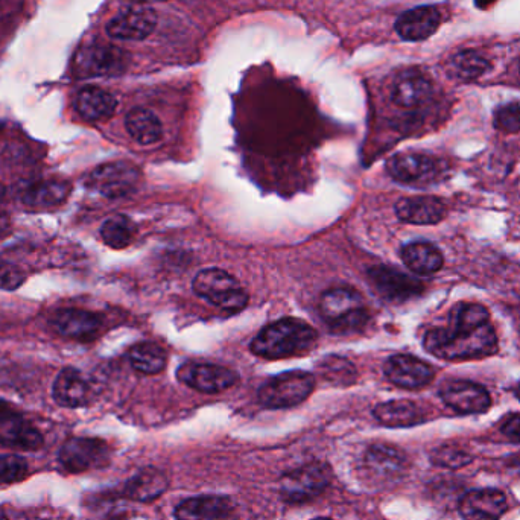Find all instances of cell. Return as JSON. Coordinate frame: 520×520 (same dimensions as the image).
Wrapping results in <instances>:
<instances>
[{
  "label": "cell",
  "instance_id": "1",
  "mask_svg": "<svg viewBox=\"0 0 520 520\" xmlns=\"http://www.w3.org/2000/svg\"><path fill=\"white\" fill-rule=\"evenodd\" d=\"M423 346L444 361L486 358L499 349L489 309L479 303L455 306L449 315V326L428 330Z\"/></svg>",
  "mask_w": 520,
  "mask_h": 520
},
{
  "label": "cell",
  "instance_id": "2",
  "mask_svg": "<svg viewBox=\"0 0 520 520\" xmlns=\"http://www.w3.org/2000/svg\"><path fill=\"white\" fill-rule=\"evenodd\" d=\"M317 343L314 327L302 320L283 318L257 333L251 341V352L267 359L289 358L308 352Z\"/></svg>",
  "mask_w": 520,
  "mask_h": 520
},
{
  "label": "cell",
  "instance_id": "3",
  "mask_svg": "<svg viewBox=\"0 0 520 520\" xmlns=\"http://www.w3.org/2000/svg\"><path fill=\"white\" fill-rule=\"evenodd\" d=\"M320 312L330 329L337 333L356 332L368 320L364 300L352 288H333L324 292Z\"/></svg>",
  "mask_w": 520,
  "mask_h": 520
},
{
  "label": "cell",
  "instance_id": "4",
  "mask_svg": "<svg viewBox=\"0 0 520 520\" xmlns=\"http://www.w3.org/2000/svg\"><path fill=\"white\" fill-rule=\"evenodd\" d=\"M192 286L195 294L222 311L239 312L247 306V292L239 286L235 277L219 268L200 271Z\"/></svg>",
  "mask_w": 520,
  "mask_h": 520
},
{
  "label": "cell",
  "instance_id": "5",
  "mask_svg": "<svg viewBox=\"0 0 520 520\" xmlns=\"http://www.w3.org/2000/svg\"><path fill=\"white\" fill-rule=\"evenodd\" d=\"M314 388V375L308 371H288L265 382L260 387L259 400L262 405L273 410L292 408L305 402Z\"/></svg>",
  "mask_w": 520,
  "mask_h": 520
},
{
  "label": "cell",
  "instance_id": "6",
  "mask_svg": "<svg viewBox=\"0 0 520 520\" xmlns=\"http://www.w3.org/2000/svg\"><path fill=\"white\" fill-rule=\"evenodd\" d=\"M127 54L108 43L92 42L78 49L73 72L80 78L115 77L127 69Z\"/></svg>",
  "mask_w": 520,
  "mask_h": 520
},
{
  "label": "cell",
  "instance_id": "7",
  "mask_svg": "<svg viewBox=\"0 0 520 520\" xmlns=\"http://www.w3.org/2000/svg\"><path fill=\"white\" fill-rule=\"evenodd\" d=\"M332 472L329 466L312 463L286 473L280 479V495L289 504H303L320 496L329 487Z\"/></svg>",
  "mask_w": 520,
  "mask_h": 520
},
{
  "label": "cell",
  "instance_id": "8",
  "mask_svg": "<svg viewBox=\"0 0 520 520\" xmlns=\"http://www.w3.org/2000/svg\"><path fill=\"white\" fill-rule=\"evenodd\" d=\"M139 181L140 171L130 162L105 163L89 175L90 188L110 200L133 194Z\"/></svg>",
  "mask_w": 520,
  "mask_h": 520
},
{
  "label": "cell",
  "instance_id": "9",
  "mask_svg": "<svg viewBox=\"0 0 520 520\" xmlns=\"http://www.w3.org/2000/svg\"><path fill=\"white\" fill-rule=\"evenodd\" d=\"M108 460H110L108 446L98 438H70L58 452V461L69 473H84L101 469L108 463Z\"/></svg>",
  "mask_w": 520,
  "mask_h": 520
},
{
  "label": "cell",
  "instance_id": "10",
  "mask_svg": "<svg viewBox=\"0 0 520 520\" xmlns=\"http://www.w3.org/2000/svg\"><path fill=\"white\" fill-rule=\"evenodd\" d=\"M181 384L188 385L201 393L215 394L229 390L238 382V375L230 368L203 362L183 364L177 371Z\"/></svg>",
  "mask_w": 520,
  "mask_h": 520
},
{
  "label": "cell",
  "instance_id": "11",
  "mask_svg": "<svg viewBox=\"0 0 520 520\" xmlns=\"http://www.w3.org/2000/svg\"><path fill=\"white\" fill-rule=\"evenodd\" d=\"M157 25V14L145 5L125 8L107 23V34L121 42H140L153 34Z\"/></svg>",
  "mask_w": 520,
  "mask_h": 520
},
{
  "label": "cell",
  "instance_id": "12",
  "mask_svg": "<svg viewBox=\"0 0 520 520\" xmlns=\"http://www.w3.org/2000/svg\"><path fill=\"white\" fill-rule=\"evenodd\" d=\"M440 397L449 408L461 414H482L492 406L489 391L469 381H451L441 385Z\"/></svg>",
  "mask_w": 520,
  "mask_h": 520
},
{
  "label": "cell",
  "instance_id": "13",
  "mask_svg": "<svg viewBox=\"0 0 520 520\" xmlns=\"http://www.w3.org/2000/svg\"><path fill=\"white\" fill-rule=\"evenodd\" d=\"M387 172L393 180L405 184L429 183L440 172V163L434 157L420 153H402L387 162Z\"/></svg>",
  "mask_w": 520,
  "mask_h": 520
},
{
  "label": "cell",
  "instance_id": "14",
  "mask_svg": "<svg viewBox=\"0 0 520 520\" xmlns=\"http://www.w3.org/2000/svg\"><path fill=\"white\" fill-rule=\"evenodd\" d=\"M49 323L61 337L77 341L93 340L102 326L99 315L77 308L58 309L49 318Z\"/></svg>",
  "mask_w": 520,
  "mask_h": 520
},
{
  "label": "cell",
  "instance_id": "15",
  "mask_svg": "<svg viewBox=\"0 0 520 520\" xmlns=\"http://www.w3.org/2000/svg\"><path fill=\"white\" fill-rule=\"evenodd\" d=\"M385 376L394 385L406 390L425 387L434 379V368L411 355H394L385 362Z\"/></svg>",
  "mask_w": 520,
  "mask_h": 520
},
{
  "label": "cell",
  "instance_id": "16",
  "mask_svg": "<svg viewBox=\"0 0 520 520\" xmlns=\"http://www.w3.org/2000/svg\"><path fill=\"white\" fill-rule=\"evenodd\" d=\"M406 466V455L390 444H373L365 452V472L378 481H394L400 478L405 473Z\"/></svg>",
  "mask_w": 520,
  "mask_h": 520
},
{
  "label": "cell",
  "instance_id": "17",
  "mask_svg": "<svg viewBox=\"0 0 520 520\" xmlns=\"http://www.w3.org/2000/svg\"><path fill=\"white\" fill-rule=\"evenodd\" d=\"M507 510V498L496 489L470 490L460 504L464 520H499Z\"/></svg>",
  "mask_w": 520,
  "mask_h": 520
},
{
  "label": "cell",
  "instance_id": "18",
  "mask_svg": "<svg viewBox=\"0 0 520 520\" xmlns=\"http://www.w3.org/2000/svg\"><path fill=\"white\" fill-rule=\"evenodd\" d=\"M52 397L63 408H83L92 399V388L81 371L64 368L52 385Z\"/></svg>",
  "mask_w": 520,
  "mask_h": 520
},
{
  "label": "cell",
  "instance_id": "19",
  "mask_svg": "<svg viewBox=\"0 0 520 520\" xmlns=\"http://www.w3.org/2000/svg\"><path fill=\"white\" fill-rule=\"evenodd\" d=\"M368 277L378 289L379 294L385 299L393 302H403L411 299L414 295L422 292V283L417 282L413 277L406 276L400 271L388 267H375L368 271Z\"/></svg>",
  "mask_w": 520,
  "mask_h": 520
},
{
  "label": "cell",
  "instance_id": "20",
  "mask_svg": "<svg viewBox=\"0 0 520 520\" xmlns=\"http://www.w3.org/2000/svg\"><path fill=\"white\" fill-rule=\"evenodd\" d=\"M440 23V10L432 5H425L403 13L397 19L396 32L406 42H422L437 32Z\"/></svg>",
  "mask_w": 520,
  "mask_h": 520
},
{
  "label": "cell",
  "instance_id": "21",
  "mask_svg": "<svg viewBox=\"0 0 520 520\" xmlns=\"http://www.w3.org/2000/svg\"><path fill=\"white\" fill-rule=\"evenodd\" d=\"M233 504L226 496H195L175 508L177 520H224L232 513Z\"/></svg>",
  "mask_w": 520,
  "mask_h": 520
},
{
  "label": "cell",
  "instance_id": "22",
  "mask_svg": "<svg viewBox=\"0 0 520 520\" xmlns=\"http://www.w3.org/2000/svg\"><path fill=\"white\" fill-rule=\"evenodd\" d=\"M0 444L17 451H39L45 444L42 432L20 417L0 419Z\"/></svg>",
  "mask_w": 520,
  "mask_h": 520
},
{
  "label": "cell",
  "instance_id": "23",
  "mask_svg": "<svg viewBox=\"0 0 520 520\" xmlns=\"http://www.w3.org/2000/svg\"><path fill=\"white\" fill-rule=\"evenodd\" d=\"M397 218L416 224V226H434L446 216V206L435 197L402 198L396 204Z\"/></svg>",
  "mask_w": 520,
  "mask_h": 520
},
{
  "label": "cell",
  "instance_id": "24",
  "mask_svg": "<svg viewBox=\"0 0 520 520\" xmlns=\"http://www.w3.org/2000/svg\"><path fill=\"white\" fill-rule=\"evenodd\" d=\"M432 83L419 72H405L394 81L391 99L402 108H416L431 99Z\"/></svg>",
  "mask_w": 520,
  "mask_h": 520
},
{
  "label": "cell",
  "instance_id": "25",
  "mask_svg": "<svg viewBox=\"0 0 520 520\" xmlns=\"http://www.w3.org/2000/svg\"><path fill=\"white\" fill-rule=\"evenodd\" d=\"M75 108L86 121H105L115 115L118 99L101 87H84L75 98Z\"/></svg>",
  "mask_w": 520,
  "mask_h": 520
},
{
  "label": "cell",
  "instance_id": "26",
  "mask_svg": "<svg viewBox=\"0 0 520 520\" xmlns=\"http://www.w3.org/2000/svg\"><path fill=\"white\" fill-rule=\"evenodd\" d=\"M168 486V478L162 470L146 467L125 484L124 493L133 501L151 502L160 498L168 490Z\"/></svg>",
  "mask_w": 520,
  "mask_h": 520
},
{
  "label": "cell",
  "instance_id": "27",
  "mask_svg": "<svg viewBox=\"0 0 520 520\" xmlns=\"http://www.w3.org/2000/svg\"><path fill=\"white\" fill-rule=\"evenodd\" d=\"M373 416L379 423L390 428H408L419 425L425 420V414L417 403L411 400H390L379 403L373 410Z\"/></svg>",
  "mask_w": 520,
  "mask_h": 520
},
{
  "label": "cell",
  "instance_id": "28",
  "mask_svg": "<svg viewBox=\"0 0 520 520\" xmlns=\"http://www.w3.org/2000/svg\"><path fill=\"white\" fill-rule=\"evenodd\" d=\"M403 262L413 273L420 276H432L443 268L444 259L441 251L431 242H411L400 251Z\"/></svg>",
  "mask_w": 520,
  "mask_h": 520
},
{
  "label": "cell",
  "instance_id": "29",
  "mask_svg": "<svg viewBox=\"0 0 520 520\" xmlns=\"http://www.w3.org/2000/svg\"><path fill=\"white\" fill-rule=\"evenodd\" d=\"M70 186L66 181L45 180L31 184L23 191L22 203L31 209L45 210L60 206L69 197Z\"/></svg>",
  "mask_w": 520,
  "mask_h": 520
},
{
  "label": "cell",
  "instance_id": "30",
  "mask_svg": "<svg viewBox=\"0 0 520 520\" xmlns=\"http://www.w3.org/2000/svg\"><path fill=\"white\" fill-rule=\"evenodd\" d=\"M128 134L140 145H154L163 136L160 119L146 108H133L125 118Z\"/></svg>",
  "mask_w": 520,
  "mask_h": 520
},
{
  "label": "cell",
  "instance_id": "31",
  "mask_svg": "<svg viewBox=\"0 0 520 520\" xmlns=\"http://www.w3.org/2000/svg\"><path fill=\"white\" fill-rule=\"evenodd\" d=\"M490 60L486 55L479 51H461L452 57L449 72L455 80L475 81L481 78L484 73L489 72Z\"/></svg>",
  "mask_w": 520,
  "mask_h": 520
},
{
  "label": "cell",
  "instance_id": "32",
  "mask_svg": "<svg viewBox=\"0 0 520 520\" xmlns=\"http://www.w3.org/2000/svg\"><path fill=\"white\" fill-rule=\"evenodd\" d=\"M128 359L137 371L145 375H157L166 367V353L154 343L136 344L128 352Z\"/></svg>",
  "mask_w": 520,
  "mask_h": 520
},
{
  "label": "cell",
  "instance_id": "33",
  "mask_svg": "<svg viewBox=\"0 0 520 520\" xmlns=\"http://www.w3.org/2000/svg\"><path fill=\"white\" fill-rule=\"evenodd\" d=\"M136 227L133 221L124 215L110 216L101 226V238L105 245L115 250L127 248L133 242Z\"/></svg>",
  "mask_w": 520,
  "mask_h": 520
},
{
  "label": "cell",
  "instance_id": "34",
  "mask_svg": "<svg viewBox=\"0 0 520 520\" xmlns=\"http://www.w3.org/2000/svg\"><path fill=\"white\" fill-rule=\"evenodd\" d=\"M29 466L25 458L19 455H0V486H11L23 481L28 476Z\"/></svg>",
  "mask_w": 520,
  "mask_h": 520
},
{
  "label": "cell",
  "instance_id": "35",
  "mask_svg": "<svg viewBox=\"0 0 520 520\" xmlns=\"http://www.w3.org/2000/svg\"><path fill=\"white\" fill-rule=\"evenodd\" d=\"M431 461L434 466L455 470L472 463L473 457L455 446H441L432 452Z\"/></svg>",
  "mask_w": 520,
  "mask_h": 520
},
{
  "label": "cell",
  "instance_id": "36",
  "mask_svg": "<svg viewBox=\"0 0 520 520\" xmlns=\"http://www.w3.org/2000/svg\"><path fill=\"white\" fill-rule=\"evenodd\" d=\"M496 130L502 133H519L520 131V101L508 102L495 111L493 119Z\"/></svg>",
  "mask_w": 520,
  "mask_h": 520
},
{
  "label": "cell",
  "instance_id": "37",
  "mask_svg": "<svg viewBox=\"0 0 520 520\" xmlns=\"http://www.w3.org/2000/svg\"><path fill=\"white\" fill-rule=\"evenodd\" d=\"M321 367H323V370H321L323 375L329 381H341L343 384H347V382L353 381L356 376L353 365L347 359L340 358V356H329Z\"/></svg>",
  "mask_w": 520,
  "mask_h": 520
},
{
  "label": "cell",
  "instance_id": "38",
  "mask_svg": "<svg viewBox=\"0 0 520 520\" xmlns=\"http://www.w3.org/2000/svg\"><path fill=\"white\" fill-rule=\"evenodd\" d=\"M25 273L19 267L7 262H0V289L14 291L25 282Z\"/></svg>",
  "mask_w": 520,
  "mask_h": 520
},
{
  "label": "cell",
  "instance_id": "39",
  "mask_svg": "<svg viewBox=\"0 0 520 520\" xmlns=\"http://www.w3.org/2000/svg\"><path fill=\"white\" fill-rule=\"evenodd\" d=\"M501 431L505 437L520 443V414H513V416L508 417V419L502 423Z\"/></svg>",
  "mask_w": 520,
  "mask_h": 520
},
{
  "label": "cell",
  "instance_id": "40",
  "mask_svg": "<svg viewBox=\"0 0 520 520\" xmlns=\"http://www.w3.org/2000/svg\"><path fill=\"white\" fill-rule=\"evenodd\" d=\"M0 520H29L23 511L16 508H2L0 510Z\"/></svg>",
  "mask_w": 520,
  "mask_h": 520
},
{
  "label": "cell",
  "instance_id": "41",
  "mask_svg": "<svg viewBox=\"0 0 520 520\" xmlns=\"http://www.w3.org/2000/svg\"><path fill=\"white\" fill-rule=\"evenodd\" d=\"M11 232V218L5 212H0V241L7 238Z\"/></svg>",
  "mask_w": 520,
  "mask_h": 520
},
{
  "label": "cell",
  "instance_id": "42",
  "mask_svg": "<svg viewBox=\"0 0 520 520\" xmlns=\"http://www.w3.org/2000/svg\"><path fill=\"white\" fill-rule=\"evenodd\" d=\"M495 2L496 0H475L476 7L481 8V10L492 7Z\"/></svg>",
  "mask_w": 520,
  "mask_h": 520
},
{
  "label": "cell",
  "instance_id": "43",
  "mask_svg": "<svg viewBox=\"0 0 520 520\" xmlns=\"http://www.w3.org/2000/svg\"><path fill=\"white\" fill-rule=\"evenodd\" d=\"M134 4L146 5V4H156V2H165V0H131Z\"/></svg>",
  "mask_w": 520,
  "mask_h": 520
},
{
  "label": "cell",
  "instance_id": "44",
  "mask_svg": "<svg viewBox=\"0 0 520 520\" xmlns=\"http://www.w3.org/2000/svg\"><path fill=\"white\" fill-rule=\"evenodd\" d=\"M5 197V188L4 184H0V200Z\"/></svg>",
  "mask_w": 520,
  "mask_h": 520
},
{
  "label": "cell",
  "instance_id": "45",
  "mask_svg": "<svg viewBox=\"0 0 520 520\" xmlns=\"http://www.w3.org/2000/svg\"><path fill=\"white\" fill-rule=\"evenodd\" d=\"M516 396H517V399L520 400V385H519V387H517Z\"/></svg>",
  "mask_w": 520,
  "mask_h": 520
},
{
  "label": "cell",
  "instance_id": "46",
  "mask_svg": "<svg viewBox=\"0 0 520 520\" xmlns=\"http://www.w3.org/2000/svg\"><path fill=\"white\" fill-rule=\"evenodd\" d=\"M314 520H332V519H323V517H321V519H314Z\"/></svg>",
  "mask_w": 520,
  "mask_h": 520
},
{
  "label": "cell",
  "instance_id": "47",
  "mask_svg": "<svg viewBox=\"0 0 520 520\" xmlns=\"http://www.w3.org/2000/svg\"><path fill=\"white\" fill-rule=\"evenodd\" d=\"M519 67H520V63H519Z\"/></svg>",
  "mask_w": 520,
  "mask_h": 520
}]
</instances>
